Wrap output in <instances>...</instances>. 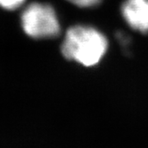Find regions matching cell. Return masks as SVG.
<instances>
[{"label": "cell", "instance_id": "3", "mask_svg": "<svg viewBox=\"0 0 148 148\" xmlns=\"http://www.w3.org/2000/svg\"><path fill=\"white\" fill-rule=\"evenodd\" d=\"M121 13L133 30L148 33V0H125L121 7Z\"/></svg>", "mask_w": 148, "mask_h": 148}, {"label": "cell", "instance_id": "2", "mask_svg": "<svg viewBox=\"0 0 148 148\" xmlns=\"http://www.w3.org/2000/svg\"><path fill=\"white\" fill-rule=\"evenodd\" d=\"M21 26L27 36L35 39L54 38L61 32L57 14L53 7L34 3L21 14Z\"/></svg>", "mask_w": 148, "mask_h": 148}, {"label": "cell", "instance_id": "4", "mask_svg": "<svg viewBox=\"0 0 148 148\" xmlns=\"http://www.w3.org/2000/svg\"><path fill=\"white\" fill-rule=\"evenodd\" d=\"M67 1L79 8H93L99 5L102 0H67Z\"/></svg>", "mask_w": 148, "mask_h": 148}, {"label": "cell", "instance_id": "1", "mask_svg": "<svg viewBox=\"0 0 148 148\" xmlns=\"http://www.w3.org/2000/svg\"><path fill=\"white\" fill-rule=\"evenodd\" d=\"M107 49L108 40L101 32L92 27L77 25L67 31L61 52L69 60L92 67L100 63Z\"/></svg>", "mask_w": 148, "mask_h": 148}, {"label": "cell", "instance_id": "6", "mask_svg": "<svg viewBox=\"0 0 148 148\" xmlns=\"http://www.w3.org/2000/svg\"><path fill=\"white\" fill-rule=\"evenodd\" d=\"M117 39L123 47H127L128 44L130 43V38L127 36L126 34H124L123 32L117 33Z\"/></svg>", "mask_w": 148, "mask_h": 148}, {"label": "cell", "instance_id": "5", "mask_svg": "<svg viewBox=\"0 0 148 148\" xmlns=\"http://www.w3.org/2000/svg\"><path fill=\"white\" fill-rule=\"evenodd\" d=\"M26 0H0V6L5 9L13 10L21 6Z\"/></svg>", "mask_w": 148, "mask_h": 148}]
</instances>
